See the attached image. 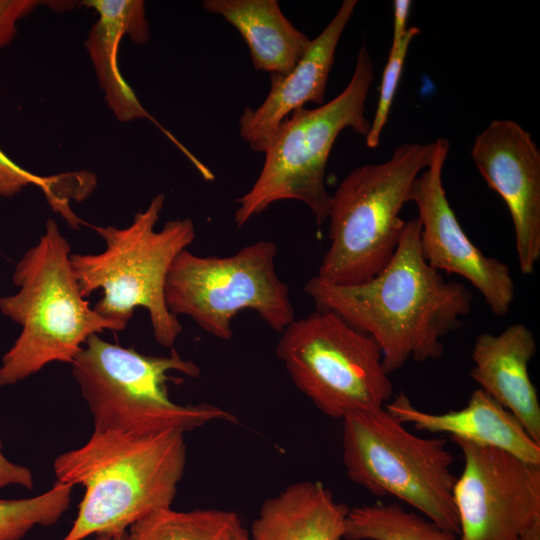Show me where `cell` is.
Listing matches in <instances>:
<instances>
[{
    "instance_id": "1",
    "label": "cell",
    "mask_w": 540,
    "mask_h": 540,
    "mask_svg": "<svg viewBox=\"0 0 540 540\" xmlns=\"http://www.w3.org/2000/svg\"><path fill=\"white\" fill-rule=\"evenodd\" d=\"M304 291L316 310L331 311L369 335L389 375L410 359L440 358L443 338L470 314L473 300L464 284L445 280L424 259L417 218L406 221L394 255L371 279L337 285L315 275Z\"/></svg>"
},
{
    "instance_id": "2",
    "label": "cell",
    "mask_w": 540,
    "mask_h": 540,
    "mask_svg": "<svg viewBox=\"0 0 540 540\" xmlns=\"http://www.w3.org/2000/svg\"><path fill=\"white\" fill-rule=\"evenodd\" d=\"M186 458L179 430L149 435L93 431L84 445L53 462L58 482L85 489L62 540L124 531L152 511L171 507Z\"/></svg>"
},
{
    "instance_id": "3",
    "label": "cell",
    "mask_w": 540,
    "mask_h": 540,
    "mask_svg": "<svg viewBox=\"0 0 540 540\" xmlns=\"http://www.w3.org/2000/svg\"><path fill=\"white\" fill-rule=\"evenodd\" d=\"M70 255L69 242L49 219L39 242L17 263L13 282L19 291L0 298V310L22 331L2 358L0 386L15 384L51 362L72 363L90 336L126 327L89 306Z\"/></svg>"
},
{
    "instance_id": "4",
    "label": "cell",
    "mask_w": 540,
    "mask_h": 540,
    "mask_svg": "<svg viewBox=\"0 0 540 540\" xmlns=\"http://www.w3.org/2000/svg\"><path fill=\"white\" fill-rule=\"evenodd\" d=\"M164 203L165 195L157 194L124 228L93 226L105 250L71 254L70 261L83 297L102 289L93 308L98 314L127 325L135 309L143 307L157 343L172 347L182 325L165 304V281L172 262L196 234L189 218L167 221L155 230Z\"/></svg>"
},
{
    "instance_id": "5",
    "label": "cell",
    "mask_w": 540,
    "mask_h": 540,
    "mask_svg": "<svg viewBox=\"0 0 540 540\" xmlns=\"http://www.w3.org/2000/svg\"><path fill=\"white\" fill-rule=\"evenodd\" d=\"M434 142L403 143L382 163L353 169L328 209L330 245L316 276L337 285L365 282L394 255L406 221L400 217L415 179L431 163Z\"/></svg>"
},
{
    "instance_id": "6",
    "label": "cell",
    "mask_w": 540,
    "mask_h": 540,
    "mask_svg": "<svg viewBox=\"0 0 540 540\" xmlns=\"http://www.w3.org/2000/svg\"><path fill=\"white\" fill-rule=\"evenodd\" d=\"M72 374L93 416L94 431L149 435L166 430L191 431L213 421L237 422L218 406L180 405L168 396V374L198 377L200 368L172 349L150 356L90 336L72 361Z\"/></svg>"
},
{
    "instance_id": "7",
    "label": "cell",
    "mask_w": 540,
    "mask_h": 540,
    "mask_svg": "<svg viewBox=\"0 0 540 540\" xmlns=\"http://www.w3.org/2000/svg\"><path fill=\"white\" fill-rule=\"evenodd\" d=\"M373 77V61L363 44L351 79L340 94L317 108L297 109L280 124L264 152L256 181L237 199V228L281 200L304 203L319 227L327 221L331 194L325 174L329 155L346 128L366 136L370 122L365 117V103Z\"/></svg>"
},
{
    "instance_id": "8",
    "label": "cell",
    "mask_w": 540,
    "mask_h": 540,
    "mask_svg": "<svg viewBox=\"0 0 540 540\" xmlns=\"http://www.w3.org/2000/svg\"><path fill=\"white\" fill-rule=\"evenodd\" d=\"M342 420V457L349 479L375 496L405 502L459 535L453 501V456L443 438H423L384 407Z\"/></svg>"
},
{
    "instance_id": "9",
    "label": "cell",
    "mask_w": 540,
    "mask_h": 540,
    "mask_svg": "<svg viewBox=\"0 0 540 540\" xmlns=\"http://www.w3.org/2000/svg\"><path fill=\"white\" fill-rule=\"evenodd\" d=\"M276 354L295 386L331 418L383 408L392 398L376 342L331 311L294 319L281 332Z\"/></svg>"
},
{
    "instance_id": "10",
    "label": "cell",
    "mask_w": 540,
    "mask_h": 540,
    "mask_svg": "<svg viewBox=\"0 0 540 540\" xmlns=\"http://www.w3.org/2000/svg\"><path fill=\"white\" fill-rule=\"evenodd\" d=\"M277 245L260 240L226 257L182 250L168 271L164 299L168 310L189 316L220 340L233 336L232 320L253 310L281 333L294 319L289 288L277 275Z\"/></svg>"
},
{
    "instance_id": "11",
    "label": "cell",
    "mask_w": 540,
    "mask_h": 540,
    "mask_svg": "<svg viewBox=\"0 0 540 540\" xmlns=\"http://www.w3.org/2000/svg\"><path fill=\"white\" fill-rule=\"evenodd\" d=\"M452 440L464 460L453 487L459 540H519L540 520V465L498 448Z\"/></svg>"
},
{
    "instance_id": "12",
    "label": "cell",
    "mask_w": 540,
    "mask_h": 540,
    "mask_svg": "<svg viewBox=\"0 0 540 540\" xmlns=\"http://www.w3.org/2000/svg\"><path fill=\"white\" fill-rule=\"evenodd\" d=\"M449 149L447 139L435 140L433 159L412 186L410 202L418 209L422 255L437 271L466 279L492 313L503 317L515 298L514 279L506 263L486 256L461 227L442 180Z\"/></svg>"
},
{
    "instance_id": "13",
    "label": "cell",
    "mask_w": 540,
    "mask_h": 540,
    "mask_svg": "<svg viewBox=\"0 0 540 540\" xmlns=\"http://www.w3.org/2000/svg\"><path fill=\"white\" fill-rule=\"evenodd\" d=\"M471 158L484 181L506 204L518 265L532 274L540 258V151L511 119H496L475 138Z\"/></svg>"
},
{
    "instance_id": "14",
    "label": "cell",
    "mask_w": 540,
    "mask_h": 540,
    "mask_svg": "<svg viewBox=\"0 0 540 540\" xmlns=\"http://www.w3.org/2000/svg\"><path fill=\"white\" fill-rule=\"evenodd\" d=\"M356 6V0H344L329 24L311 39L298 63L286 74L270 75L263 103L243 110L239 133L253 151L264 153L277 128L295 110L306 103H324L336 48Z\"/></svg>"
},
{
    "instance_id": "15",
    "label": "cell",
    "mask_w": 540,
    "mask_h": 540,
    "mask_svg": "<svg viewBox=\"0 0 540 540\" xmlns=\"http://www.w3.org/2000/svg\"><path fill=\"white\" fill-rule=\"evenodd\" d=\"M536 349L533 332L522 323L510 324L499 334L481 333L472 347L470 377L540 444V403L529 375Z\"/></svg>"
},
{
    "instance_id": "16",
    "label": "cell",
    "mask_w": 540,
    "mask_h": 540,
    "mask_svg": "<svg viewBox=\"0 0 540 540\" xmlns=\"http://www.w3.org/2000/svg\"><path fill=\"white\" fill-rule=\"evenodd\" d=\"M384 408L402 423L432 433H446L451 439L498 448L535 465H540V444L535 442L520 421L480 388L474 390L467 405L445 413H428L415 407L399 393Z\"/></svg>"
},
{
    "instance_id": "17",
    "label": "cell",
    "mask_w": 540,
    "mask_h": 540,
    "mask_svg": "<svg viewBox=\"0 0 540 540\" xmlns=\"http://www.w3.org/2000/svg\"><path fill=\"white\" fill-rule=\"evenodd\" d=\"M83 4L98 14L85 46L109 108L120 121L152 119L125 81L118 65V50L123 37L129 36L134 44H145L150 39L144 2L86 0Z\"/></svg>"
},
{
    "instance_id": "18",
    "label": "cell",
    "mask_w": 540,
    "mask_h": 540,
    "mask_svg": "<svg viewBox=\"0 0 540 540\" xmlns=\"http://www.w3.org/2000/svg\"><path fill=\"white\" fill-rule=\"evenodd\" d=\"M349 507L319 481H300L266 499L251 540H341Z\"/></svg>"
},
{
    "instance_id": "19",
    "label": "cell",
    "mask_w": 540,
    "mask_h": 540,
    "mask_svg": "<svg viewBox=\"0 0 540 540\" xmlns=\"http://www.w3.org/2000/svg\"><path fill=\"white\" fill-rule=\"evenodd\" d=\"M202 6L240 33L256 70L286 74L310 45L311 39L284 16L276 0H205Z\"/></svg>"
},
{
    "instance_id": "20",
    "label": "cell",
    "mask_w": 540,
    "mask_h": 540,
    "mask_svg": "<svg viewBox=\"0 0 540 540\" xmlns=\"http://www.w3.org/2000/svg\"><path fill=\"white\" fill-rule=\"evenodd\" d=\"M425 516L406 511L398 503H375L349 509L346 540H457Z\"/></svg>"
},
{
    "instance_id": "21",
    "label": "cell",
    "mask_w": 540,
    "mask_h": 540,
    "mask_svg": "<svg viewBox=\"0 0 540 540\" xmlns=\"http://www.w3.org/2000/svg\"><path fill=\"white\" fill-rule=\"evenodd\" d=\"M241 524L233 511L157 509L129 527L127 540H227Z\"/></svg>"
},
{
    "instance_id": "22",
    "label": "cell",
    "mask_w": 540,
    "mask_h": 540,
    "mask_svg": "<svg viewBox=\"0 0 540 540\" xmlns=\"http://www.w3.org/2000/svg\"><path fill=\"white\" fill-rule=\"evenodd\" d=\"M72 489L57 481L35 497L0 499V540H20L35 526L55 524L70 506Z\"/></svg>"
},
{
    "instance_id": "23",
    "label": "cell",
    "mask_w": 540,
    "mask_h": 540,
    "mask_svg": "<svg viewBox=\"0 0 540 540\" xmlns=\"http://www.w3.org/2000/svg\"><path fill=\"white\" fill-rule=\"evenodd\" d=\"M419 33L420 29L418 27L411 26L408 28L404 38L390 47L381 78L376 111L365 136L368 148H377L380 143V137L390 114L410 44Z\"/></svg>"
},
{
    "instance_id": "24",
    "label": "cell",
    "mask_w": 540,
    "mask_h": 540,
    "mask_svg": "<svg viewBox=\"0 0 540 540\" xmlns=\"http://www.w3.org/2000/svg\"><path fill=\"white\" fill-rule=\"evenodd\" d=\"M61 176L41 177L33 174L17 165L0 150L1 197H12L28 185H38L53 203L60 195L63 182Z\"/></svg>"
},
{
    "instance_id": "25",
    "label": "cell",
    "mask_w": 540,
    "mask_h": 540,
    "mask_svg": "<svg viewBox=\"0 0 540 540\" xmlns=\"http://www.w3.org/2000/svg\"><path fill=\"white\" fill-rule=\"evenodd\" d=\"M40 3L37 0H0V49L15 37L18 21Z\"/></svg>"
},
{
    "instance_id": "26",
    "label": "cell",
    "mask_w": 540,
    "mask_h": 540,
    "mask_svg": "<svg viewBox=\"0 0 540 540\" xmlns=\"http://www.w3.org/2000/svg\"><path fill=\"white\" fill-rule=\"evenodd\" d=\"M0 437V489L8 485H20L28 490L33 489V476L31 471L22 465L9 461L1 451Z\"/></svg>"
},
{
    "instance_id": "27",
    "label": "cell",
    "mask_w": 540,
    "mask_h": 540,
    "mask_svg": "<svg viewBox=\"0 0 540 540\" xmlns=\"http://www.w3.org/2000/svg\"><path fill=\"white\" fill-rule=\"evenodd\" d=\"M412 2L410 0H395L393 2V31L391 45L399 43L408 31V17Z\"/></svg>"
},
{
    "instance_id": "28",
    "label": "cell",
    "mask_w": 540,
    "mask_h": 540,
    "mask_svg": "<svg viewBox=\"0 0 540 540\" xmlns=\"http://www.w3.org/2000/svg\"><path fill=\"white\" fill-rule=\"evenodd\" d=\"M519 540H540V520L529 525Z\"/></svg>"
},
{
    "instance_id": "29",
    "label": "cell",
    "mask_w": 540,
    "mask_h": 540,
    "mask_svg": "<svg viewBox=\"0 0 540 540\" xmlns=\"http://www.w3.org/2000/svg\"><path fill=\"white\" fill-rule=\"evenodd\" d=\"M94 540H127V531L97 534Z\"/></svg>"
},
{
    "instance_id": "30",
    "label": "cell",
    "mask_w": 540,
    "mask_h": 540,
    "mask_svg": "<svg viewBox=\"0 0 540 540\" xmlns=\"http://www.w3.org/2000/svg\"><path fill=\"white\" fill-rule=\"evenodd\" d=\"M227 540H251L249 531H247L242 524H240L232 534L227 538Z\"/></svg>"
}]
</instances>
